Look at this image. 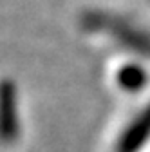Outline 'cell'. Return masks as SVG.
Here are the masks:
<instances>
[{
    "label": "cell",
    "mask_w": 150,
    "mask_h": 152,
    "mask_svg": "<svg viewBox=\"0 0 150 152\" xmlns=\"http://www.w3.org/2000/svg\"><path fill=\"white\" fill-rule=\"evenodd\" d=\"M16 100L11 82L0 83V136L11 138L16 132Z\"/></svg>",
    "instance_id": "cell-1"
}]
</instances>
